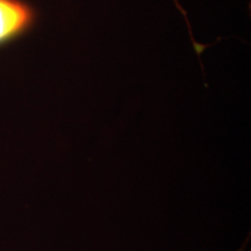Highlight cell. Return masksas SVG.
<instances>
[{"mask_svg":"<svg viewBox=\"0 0 251 251\" xmlns=\"http://www.w3.org/2000/svg\"><path fill=\"white\" fill-rule=\"evenodd\" d=\"M36 17L35 8L25 0H0V47L27 34Z\"/></svg>","mask_w":251,"mask_h":251,"instance_id":"cell-1","label":"cell"}]
</instances>
